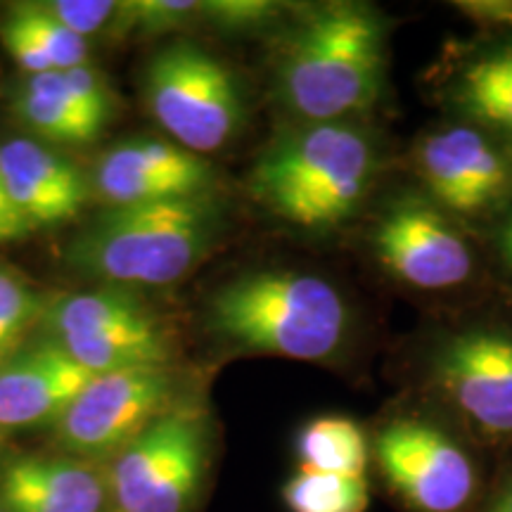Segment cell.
<instances>
[{"label": "cell", "instance_id": "6da1fadb", "mask_svg": "<svg viewBox=\"0 0 512 512\" xmlns=\"http://www.w3.org/2000/svg\"><path fill=\"white\" fill-rule=\"evenodd\" d=\"M392 162L373 119L290 121L254 159L247 190L278 221L325 238L361 223Z\"/></svg>", "mask_w": 512, "mask_h": 512}, {"label": "cell", "instance_id": "7a4b0ae2", "mask_svg": "<svg viewBox=\"0 0 512 512\" xmlns=\"http://www.w3.org/2000/svg\"><path fill=\"white\" fill-rule=\"evenodd\" d=\"M392 22L361 0L297 12L278 41L273 91L299 124L370 119L384 98Z\"/></svg>", "mask_w": 512, "mask_h": 512}, {"label": "cell", "instance_id": "3957f363", "mask_svg": "<svg viewBox=\"0 0 512 512\" xmlns=\"http://www.w3.org/2000/svg\"><path fill=\"white\" fill-rule=\"evenodd\" d=\"M207 330L242 354L344 363L366 325L354 297L318 271L266 266L242 271L209 294Z\"/></svg>", "mask_w": 512, "mask_h": 512}, {"label": "cell", "instance_id": "277c9868", "mask_svg": "<svg viewBox=\"0 0 512 512\" xmlns=\"http://www.w3.org/2000/svg\"><path fill=\"white\" fill-rule=\"evenodd\" d=\"M406 370L427 401L489 444H512V302H470L415 337Z\"/></svg>", "mask_w": 512, "mask_h": 512}, {"label": "cell", "instance_id": "5b68a950", "mask_svg": "<svg viewBox=\"0 0 512 512\" xmlns=\"http://www.w3.org/2000/svg\"><path fill=\"white\" fill-rule=\"evenodd\" d=\"M226 233L216 192L181 200L107 207L67 249L74 271L105 283L171 285L195 271Z\"/></svg>", "mask_w": 512, "mask_h": 512}, {"label": "cell", "instance_id": "8992f818", "mask_svg": "<svg viewBox=\"0 0 512 512\" xmlns=\"http://www.w3.org/2000/svg\"><path fill=\"white\" fill-rule=\"evenodd\" d=\"M361 228L366 254L396 290L463 306L486 283L482 242L408 178L377 192Z\"/></svg>", "mask_w": 512, "mask_h": 512}, {"label": "cell", "instance_id": "52a82bcc", "mask_svg": "<svg viewBox=\"0 0 512 512\" xmlns=\"http://www.w3.org/2000/svg\"><path fill=\"white\" fill-rule=\"evenodd\" d=\"M403 169L479 242L512 214V145L475 124L434 121L413 138Z\"/></svg>", "mask_w": 512, "mask_h": 512}, {"label": "cell", "instance_id": "ba28073f", "mask_svg": "<svg viewBox=\"0 0 512 512\" xmlns=\"http://www.w3.org/2000/svg\"><path fill=\"white\" fill-rule=\"evenodd\" d=\"M145 105L176 145L211 155L230 145L247 121L240 76L195 41H174L147 62Z\"/></svg>", "mask_w": 512, "mask_h": 512}, {"label": "cell", "instance_id": "9c48e42d", "mask_svg": "<svg viewBox=\"0 0 512 512\" xmlns=\"http://www.w3.org/2000/svg\"><path fill=\"white\" fill-rule=\"evenodd\" d=\"M38 328L95 375L166 368L174 356L169 330L117 285L50 297Z\"/></svg>", "mask_w": 512, "mask_h": 512}, {"label": "cell", "instance_id": "30bf717a", "mask_svg": "<svg viewBox=\"0 0 512 512\" xmlns=\"http://www.w3.org/2000/svg\"><path fill=\"white\" fill-rule=\"evenodd\" d=\"M389 489L415 512H465L479 491L470 448L437 418L401 411L377 427L370 441Z\"/></svg>", "mask_w": 512, "mask_h": 512}, {"label": "cell", "instance_id": "8fae6325", "mask_svg": "<svg viewBox=\"0 0 512 512\" xmlns=\"http://www.w3.org/2000/svg\"><path fill=\"white\" fill-rule=\"evenodd\" d=\"M209 460L202 411L176 406L112 458L107 486L119 512H188Z\"/></svg>", "mask_w": 512, "mask_h": 512}, {"label": "cell", "instance_id": "7c38bea8", "mask_svg": "<svg viewBox=\"0 0 512 512\" xmlns=\"http://www.w3.org/2000/svg\"><path fill=\"white\" fill-rule=\"evenodd\" d=\"M174 396L176 377L169 366L95 375L55 425V439L72 458H114L176 408Z\"/></svg>", "mask_w": 512, "mask_h": 512}, {"label": "cell", "instance_id": "4fadbf2b", "mask_svg": "<svg viewBox=\"0 0 512 512\" xmlns=\"http://www.w3.org/2000/svg\"><path fill=\"white\" fill-rule=\"evenodd\" d=\"M441 117L460 119L512 145V29H479L448 41L425 74Z\"/></svg>", "mask_w": 512, "mask_h": 512}, {"label": "cell", "instance_id": "5bb4252c", "mask_svg": "<svg viewBox=\"0 0 512 512\" xmlns=\"http://www.w3.org/2000/svg\"><path fill=\"white\" fill-rule=\"evenodd\" d=\"M216 185L219 178L207 157L159 138H131L110 147L91 178L93 192L107 207L207 195Z\"/></svg>", "mask_w": 512, "mask_h": 512}, {"label": "cell", "instance_id": "9a60e30c", "mask_svg": "<svg viewBox=\"0 0 512 512\" xmlns=\"http://www.w3.org/2000/svg\"><path fill=\"white\" fill-rule=\"evenodd\" d=\"M95 373L55 339H38L0 366V432L57 425Z\"/></svg>", "mask_w": 512, "mask_h": 512}, {"label": "cell", "instance_id": "2e32d148", "mask_svg": "<svg viewBox=\"0 0 512 512\" xmlns=\"http://www.w3.org/2000/svg\"><path fill=\"white\" fill-rule=\"evenodd\" d=\"M0 176L31 230L74 221L93 192L79 166L34 138L0 143Z\"/></svg>", "mask_w": 512, "mask_h": 512}, {"label": "cell", "instance_id": "e0dca14e", "mask_svg": "<svg viewBox=\"0 0 512 512\" xmlns=\"http://www.w3.org/2000/svg\"><path fill=\"white\" fill-rule=\"evenodd\" d=\"M107 477L72 456H27L5 467V512H105Z\"/></svg>", "mask_w": 512, "mask_h": 512}, {"label": "cell", "instance_id": "ac0fdd59", "mask_svg": "<svg viewBox=\"0 0 512 512\" xmlns=\"http://www.w3.org/2000/svg\"><path fill=\"white\" fill-rule=\"evenodd\" d=\"M12 107L31 133L53 145H91L105 131L86 117L62 72L27 76Z\"/></svg>", "mask_w": 512, "mask_h": 512}, {"label": "cell", "instance_id": "d6986e66", "mask_svg": "<svg viewBox=\"0 0 512 512\" xmlns=\"http://www.w3.org/2000/svg\"><path fill=\"white\" fill-rule=\"evenodd\" d=\"M297 456L302 470L366 477L370 444L358 422L344 415H320L299 430Z\"/></svg>", "mask_w": 512, "mask_h": 512}, {"label": "cell", "instance_id": "ffe728a7", "mask_svg": "<svg viewBox=\"0 0 512 512\" xmlns=\"http://www.w3.org/2000/svg\"><path fill=\"white\" fill-rule=\"evenodd\" d=\"M283 501L290 512H366L370 484L366 477L299 467L283 486Z\"/></svg>", "mask_w": 512, "mask_h": 512}, {"label": "cell", "instance_id": "44dd1931", "mask_svg": "<svg viewBox=\"0 0 512 512\" xmlns=\"http://www.w3.org/2000/svg\"><path fill=\"white\" fill-rule=\"evenodd\" d=\"M48 297L34 290L22 275L0 266V366L10 361L24 339L41 323Z\"/></svg>", "mask_w": 512, "mask_h": 512}, {"label": "cell", "instance_id": "7402d4cb", "mask_svg": "<svg viewBox=\"0 0 512 512\" xmlns=\"http://www.w3.org/2000/svg\"><path fill=\"white\" fill-rule=\"evenodd\" d=\"M8 15L43 48L48 60L53 62L55 72H67V69L88 64L91 46L86 38L76 36L74 31L57 22L53 15L41 8V3H17L12 5Z\"/></svg>", "mask_w": 512, "mask_h": 512}, {"label": "cell", "instance_id": "603a6c76", "mask_svg": "<svg viewBox=\"0 0 512 512\" xmlns=\"http://www.w3.org/2000/svg\"><path fill=\"white\" fill-rule=\"evenodd\" d=\"M192 17H200L195 0H126L117 5L110 22V36H162L185 27Z\"/></svg>", "mask_w": 512, "mask_h": 512}, {"label": "cell", "instance_id": "cb8c5ba5", "mask_svg": "<svg viewBox=\"0 0 512 512\" xmlns=\"http://www.w3.org/2000/svg\"><path fill=\"white\" fill-rule=\"evenodd\" d=\"M285 15L283 3L273 0H207L200 3V17L226 34H252L273 27Z\"/></svg>", "mask_w": 512, "mask_h": 512}, {"label": "cell", "instance_id": "d4e9b609", "mask_svg": "<svg viewBox=\"0 0 512 512\" xmlns=\"http://www.w3.org/2000/svg\"><path fill=\"white\" fill-rule=\"evenodd\" d=\"M117 5L114 0H48V3H41V8L76 36L88 41V36L107 31L117 15Z\"/></svg>", "mask_w": 512, "mask_h": 512}, {"label": "cell", "instance_id": "484cf974", "mask_svg": "<svg viewBox=\"0 0 512 512\" xmlns=\"http://www.w3.org/2000/svg\"><path fill=\"white\" fill-rule=\"evenodd\" d=\"M62 76L76 102H79V107L86 112V117H91L100 128H107L114 114V98L105 76L98 69H93L91 64L67 69V72H62Z\"/></svg>", "mask_w": 512, "mask_h": 512}, {"label": "cell", "instance_id": "4316f807", "mask_svg": "<svg viewBox=\"0 0 512 512\" xmlns=\"http://www.w3.org/2000/svg\"><path fill=\"white\" fill-rule=\"evenodd\" d=\"M0 41H3V46L10 53L12 60H15L29 76L55 72L53 62H50L48 55L43 53V48L38 46L34 38L19 27L10 15L3 22V27H0Z\"/></svg>", "mask_w": 512, "mask_h": 512}, {"label": "cell", "instance_id": "83f0119b", "mask_svg": "<svg viewBox=\"0 0 512 512\" xmlns=\"http://www.w3.org/2000/svg\"><path fill=\"white\" fill-rule=\"evenodd\" d=\"M484 254L491 264H496L505 278L512 280V214L498 223L496 228H491L482 240Z\"/></svg>", "mask_w": 512, "mask_h": 512}, {"label": "cell", "instance_id": "f1b7e54d", "mask_svg": "<svg viewBox=\"0 0 512 512\" xmlns=\"http://www.w3.org/2000/svg\"><path fill=\"white\" fill-rule=\"evenodd\" d=\"M31 233V226L22 219V214L12 204L8 188H5L3 176H0V245H8V242H17L27 238Z\"/></svg>", "mask_w": 512, "mask_h": 512}, {"label": "cell", "instance_id": "f546056e", "mask_svg": "<svg viewBox=\"0 0 512 512\" xmlns=\"http://www.w3.org/2000/svg\"><path fill=\"white\" fill-rule=\"evenodd\" d=\"M484 512H512V475H508L501 482V486L494 491L489 505H486Z\"/></svg>", "mask_w": 512, "mask_h": 512}, {"label": "cell", "instance_id": "4dcf8cb0", "mask_svg": "<svg viewBox=\"0 0 512 512\" xmlns=\"http://www.w3.org/2000/svg\"><path fill=\"white\" fill-rule=\"evenodd\" d=\"M0 512H5V510H0Z\"/></svg>", "mask_w": 512, "mask_h": 512}]
</instances>
